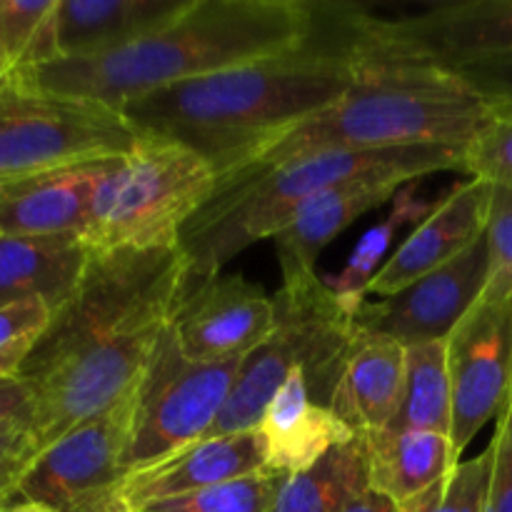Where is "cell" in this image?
<instances>
[{"instance_id": "28", "label": "cell", "mask_w": 512, "mask_h": 512, "mask_svg": "<svg viewBox=\"0 0 512 512\" xmlns=\"http://www.w3.org/2000/svg\"><path fill=\"white\" fill-rule=\"evenodd\" d=\"M493 443L473 460H460L448 475L415 498L395 505V512H485L493 480Z\"/></svg>"}, {"instance_id": "3", "label": "cell", "mask_w": 512, "mask_h": 512, "mask_svg": "<svg viewBox=\"0 0 512 512\" xmlns=\"http://www.w3.org/2000/svg\"><path fill=\"white\" fill-rule=\"evenodd\" d=\"M308 0H190L153 33L85 58L10 70L48 93L123 108L155 90L285 53L315 28Z\"/></svg>"}, {"instance_id": "20", "label": "cell", "mask_w": 512, "mask_h": 512, "mask_svg": "<svg viewBox=\"0 0 512 512\" xmlns=\"http://www.w3.org/2000/svg\"><path fill=\"white\" fill-rule=\"evenodd\" d=\"M403 185L408 183L395 178H360L333 185L310 198L273 238L283 280L318 273L315 260L320 253L360 215L390 203Z\"/></svg>"}, {"instance_id": "26", "label": "cell", "mask_w": 512, "mask_h": 512, "mask_svg": "<svg viewBox=\"0 0 512 512\" xmlns=\"http://www.w3.org/2000/svg\"><path fill=\"white\" fill-rule=\"evenodd\" d=\"M390 428L450 435L453 393L445 340L405 345V393Z\"/></svg>"}, {"instance_id": "18", "label": "cell", "mask_w": 512, "mask_h": 512, "mask_svg": "<svg viewBox=\"0 0 512 512\" xmlns=\"http://www.w3.org/2000/svg\"><path fill=\"white\" fill-rule=\"evenodd\" d=\"M405 393V345L355 325L330 410L355 435L383 433L393 425Z\"/></svg>"}, {"instance_id": "12", "label": "cell", "mask_w": 512, "mask_h": 512, "mask_svg": "<svg viewBox=\"0 0 512 512\" xmlns=\"http://www.w3.org/2000/svg\"><path fill=\"white\" fill-rule=\"evenodd\" d=\"M135 390L45 448L20 478L15 500L65 512L93 495L118 488L128 475L125 455L133 433Z\"/></svg>"}, {"instance_id": "27", "label": "cell", "mask_w": 512, "mask_h": 512, "mask_svg": "<svg viewBox=\"0 0 512 512\" xmlns=\"http://www.w3.org/2000/svg\"><path fill=\"white\" fill-rule=\"evenodd\" d=\"M58 0H0V60L8 70L58 58Z\"/></svg>"}, {"instance_id": "21", "label": "cell", "mask_w": 512, "mask_h": 512, "mask_svg": "<svg viewBox=\"0 0 512 512\" xmlns=\"http://www.w3.org/2000/svg\"><path fill=\"white\" fill-rule=\"evenodd\" d=\"M90 258L93 250L80 233L0 238V308L40 298L55 313L78 288Z\"/></svg>"}, {"instance_id": "19", "label": "cell", "mask_w": 512, "mask_h": 512, "mask_svg": "<svg viewBox=\"0 0 512 512\" xmlns=\"http://www.w3.org/2000/svg\"><path fill=\"white\" fill-rule=\"evenodd\" d=\"M258 430L268 450V470L285 478L315 468L325 455L355 438L328 405L310 398L303 368L290 370L265 408Z\"/></svg>"}, {"instance_id": "31", "label": "cell", "mask_w": 512, "mask_h": 512, "mask_svg": "<svg viewBox=\"0 0 512 512\" xmlns=\"http://www.w3.org/2000/svg\"><path fill=\"white\" fill-rule=\"evenodd\" d=\"M485 243L490 270L483 293L512 295V188L493 185Z\"/></svg>"}, {"instance_id": "43", "label": "cell", "mask_w": 512, "mask_h": 512, "mask_svg": "<svg viewBox=\"0 0 512 512\" xmlns=\"http://www.w3.org/2000/svg\"><path fill=\"white\" fill-rule=\"evenodd\" d=\"M8 73H10V70L5 68V63H3V60H0V78H5V75H8Z\"/></svg>"}, {"instance_id": "11", "label": "cell", "mask_w": 512, "mask_h": 512, "mask_svg": "<svg viewBox=\"0 0 512 512\" xmlns=\"http://www.w3.org/2000/svg\"><path fill=\"white\" fill-rule=\"evenodd\" d=\"M445 345L453 393L450 443L460 458L475 435L503 415L512 393V295H480Z\"/></svg>"}, {"instance_id": "14", "label": "cell", "mask_w": 512, "mask_h": 512, "mask_svg": "<svg viewBox=\"0 0 512 512\" xmlns=\"http://www.w3.org/2000/svg\"><path fill=\"white\" fill-rule=\"evenodd\" d=\"M488 270V243L483 238L393 298L360 305L355 325L390 335L403 345L445 340L483 295Z\"/></svg>"}, {"instance_id": "32", "label": "cell", "mask_w": 512, "mask_h": 512, "mask_svg": "<svg viewBox=\"0 0 512 512\" xmlns=\"http://www.w3.org/2000/svg\"><path fill=\"white\" fill-rule=\"evenodd\" d=\"M455 80L465 85L470 93L480 95L498 108L512 105V55L473 60V63L448 68Z\"/></svg>"}, {"instance_id": "38", "label": "cell", "mask_w": 512, "mask_h": 512, "mask_svg": "<svg viewBox=\"0 0 512 512\" xmlns=\"http://www.w3.org/2000/svg\"><path fill=\"white\" fill-rule=\"evenodd\" d=\"M35 340H20V343L10 345V348L0 350V383H3L5 378H13V375L18 373L20 365H23V360L28 358V353H30V348H33Z\"/></svg>"}, {"instance_id": "40", "label": "cell", "mask_w": 512, "mask_h": 512, "mask_svg": "<svg viewBox=\"0 0 512 512\" xmlns=\"http://www.w3.org/2000/svg\"><path fill=\"white\" fill-rule=\"evenodd\" d=\"M345 512H395V505L388 498L375 493V490H368V493L360 495Z\"/></svg>"}, {"instance_id": "37", "label": "cell", "mask_w": 512, "mask_h": 512, "mask_svg": "<svg viewBox=\"0 0 512 512\" xmlns=\"http://www.w3.org/2000/svg\"><path fill=\"white\" fill-rule=\"evenodd\" d=\"M65 512H130L128 505H125L123 495H120L118 488H110L105 493L93 495V498L83 500V503L73 505Z\"/></svg>"}, {"instance_id": "30", "label": "cell", "mask_w": 512, "mask_h": 512, "mask_svg": "<svg viewBox=\"0 0 512 512\" xmlns=\"http://www.w3.org/2000/svg\"><path fill=\"white\" fill-rule=\"evenodd\" d=\"M465 173L498 188H512V105L465 148Z\"/></svg>"}, {"instance_id": "25", "label": "cell", "mask_w": 512, "mask_h": 512, "mask_svg": "<svg viewBox=\"0 0 512 512\" xmlns=\"http://www.w3.org/2000/svg\"><path fill=\"white\" fill-rule=\"evenodd\" d=\"M440 198H443V195H440ZM438 200H430L425 198V195H420L418 180L403 185V188L398 190V195L393 198V210H390L388 218L360 235V240L355 243V248L350 250L348 260H345L343 270L335 275H328L325 285H328L343 303H348L353 310H360V305L365 303V295H368L370 280H373L375 275H378V270L385 265L388 250L393 248L400 230L410 223L418 225L420 220L438 205Z\"/></svg>"}, {"instance_id": "13", "label": "cell", "mask_w": 512, "mask_h": 512, "mask_svg": "<svg viewBox=\"0 0 512 512\" xmlns=\"http://www.w3.org/2000/svg\"><path fill=\"white\" fill-rule=\"evenodd\" d=\"M170 328L190 360L245 358L275 330V300L245 275L220 273L185 290Z\"/></svg>"}, {"instance_id": "5", "label": "cell", "mask_w": 512, "mask_h": 512, "mask_svg": "<svg viewBox=\"0 0 512 512\" xmlns=\"http://www.w3.org/2000/svg\"><path fill=\"white\" fill-rule=\"evenodd\" d=\"M445 170L465 173V148L420 145L395 150H335L218 180L208 203L180 233L185 290L223 273L225 265L253 243L275 238L310 198L333 185L360 178L413 183Z\"/></svg>"}, {"instance_id": "8", "label": "cell", "mask_w": 512, "mask_h": 512, "mask_svg": "<svg viewBox=\"0 0 512 512\" xmlns=\"http://www.w3.org/2000/svg\"><path fill=\"white\" fill-rule=\"evenodd\" d=\"M140 140L120 108L0 78V183L120 160Z\"/></svg>"}, {"instance_id": "6", "label": "cell", "mask_w": 512, "mask_h": 512, "mask_svg": "<svg viewBox=\"0 0 512 512\" xmlns=\"http://www.w3.org/2000/svg\"><path fill=\"white\" fill-rule=\"evenodd\" d=\"M273 300L275 330L245 358L228 400L200 440L258 428L268 403L295 368H303L310 398L330 408L358 310L343 303L318 273L283 280Z\"/></svg>"}, {"instance_id": "23", "label": "cell", "mask_w": 512, "mask_h": 512, "mask_svg": "<svg viewBox=\"0 0 512 512\" xmlns=\"http://www.w3.org/2000/svg\"><path fill=\"white\" fill-rule=\"evenodd\" d=\"M370 490L393 505L405 503L448 475L460 458L450 435L425 430H395L368 435Z\"/></svg>"}, {"instance_id": "2", "label": "cell", "mask_w": 512, "mask_h": 512, "mask_svg": "<svg viewBox=\"0 0 512 512\" xmlns=\"http://www.w3.org/2000/svg\"><path fill=\"white\" fill-rule=\"evenodd\" d=\"M365 28L368 13L358 5L318 3L315 28L295 48L155 90L120 110L140 133L188 145L223 178L365 78Z\"/></svg>"}, {"instance_id": "34", "label": "cell", "mask_w": 512, "mask_h": 512, "mask_svg": "<svg viewBox=\"0 0 512 512\" xmlns=\"http://www.w3.org/2000/svg\"><path fill=\"white\" fill-rule=\"evenodd\" d=\"M35 458H38V450H35L33 430H30V413L3 420L0 423V465H30Z\"/></svg>"}, {"instance_id": "36", "label": "cell", "mask_w": 512, "mask_h": 512, "mask_svg": "<svg viewBox=\"0 0 512 512\" xmlns=\"http://www.w3.org/2000/svg\"><path fill=\"white\" fill-rule=\"evenodd\" d=\"M30 413V388L13 375L0 383V423L15 415Z\"/></svg>"}, {"instance_id": "9", "label": "cell", "mask_w": 512, "mask_h": 512, "mask_svg": "<svg viewBox=\"0 0 512 512\" xmlns=\"http://www.w3.org/2000/svg\"><path fill=\"white\" fill-rule=\"evenodd\" d=\"M245 358L218 363L190 360L168 325L135 390L125 473L158 463L198 443L228 400Z\"/></svg>"}, {"instance_id": "24", "label": "cell", "mask_w": 512, "mask_h": 512, "mask_svg": "<svg viewBox=\"0 0 512 512\" xmlns=\"http://www.w3.org/2000/svg\"><path fill=\"white\" fill-rule=\"evenodd\" d=\"M368 490V440L355 435L315 468L285 478L265 512H345Z\"/></svg>"}, {"instance_id": "41", "label": "cell", "mask_w": 512, "mask_h": 512, "mask_svg": "<svg viewBox=\"0 0 512 512\" xmlns=\"http://www.w3.org/2000/svg\"><path fill=\"white\" fill-rule=\"evenodd\" d=\"M493 443L498 445V448L510 450V453H512V393L508 398V405H505L503 415L498 418V425H495Z\"/></svg>"}, {"instance_id": "16", "label": "cell", "mask_w": 512, "mask_h": 512, "mask_svg": "<svg viewBox=\"0 0 512 512\" xmlns=\"http://www.w3.org/2000/svg\"><path fill=\"white\" fill-rule=\"evenodd\" d=\"M268 468V450L260 430L198 440L153 465L133 470L118 485L130 512L160 500L200 493L250 478Z\"/></svg>"}, {"instance_id": "4", "label": "cell", "mask_w": 512, "mask_h": 512, "mask_svg": "<svg viewBox=\"0 0 512 512\" xmlns=\"http://www.w3.org/2000/svg\"><path fill=\"white\" fill-rule=\"evenodd\" d=\"M495 118L498 105L470 93L448 70L368 63L365 78L345 98L275 138L223 178L335 150L468 148Z\"/></svg>"}, {"instance_id": "10", "label": "cell", "mask_w": 512, "mask_h": 512, "mask_svg": "<svg viewBox=\"0 0 512 512\" xmlns=\"http://www.w3.org/2000/svg\"><path fill=\"white\" fill-rule=\"evenodd\" d=\"M370 63L448 70L483 58L512 55V0L443 3L408 18L368 15Z\"/></svg>"}, {"instance_id": "17", "label": "cell", "mask_w": 512, "mask_h": 512, "mask_svg": "<svg viewBox=\"0 0 512 512\" xmlns=\"http://www.w3.org/2000/svg\"><path fill=\"white\" fill-rule=\"evenodd\" d=\"M118 160L0 183V238L83 233L93 198Z\"/></svg>"}, {"instance_id": "35", "label": "cell", "mask_w": 512, "mask_h": 512, "mask_svg": "<svg viewBox=\"0 0 512 512\" xmlns=\"http://www.w3.org/2000/svg\"><path fill=\"white\" fill-rule=\"evenodd\" d=\"M493 443V440H490ZM495 448V465H493V480H490L488 503L485 512H512V453L510 450Z\"/></svg>"}, {"instance_id": "39", "label": "cell", "mask_w": 512, "mask_h": 512, "mask_svg": "<svg viewBox=\"0 0 512 512\" xmlns=\"http://www.w3.org/2000/svg\"><path fill=\"white\" fill-rule=\"evenodd\" d=\"M28 470L25 463H5L0 465V508L8 505L10 500H15L18 493V483L23 478V473Z\"/></svg>"}, {"instance_id": "33", "label": "cell", "mask_w": 512, "mask_h": 512, "mask_svg": "<svg viewBox=\"0 0 512 512\" xmlns=\"http://www.w3.org/2000/svg\"><path fill=\"white\" fill-rule=\"evenodd\" d=\"M50 318H53V308L40 298L3 305L0 308V350L20 340H35L48 328Z\"/></svg>"}, {"instance_id": "42", "label": "cell", "mask_w": 512, "mask_h": 512, "mask_svg": "<svg viewBox=\"0 0 512 512\" xmlns=\"http://www.w3.org/2000/svg\"><path fill=\"white\" fill-rule=\"evenodd\" d=\"M0 512H55L40 503H30V500H10L8 505H3Z\"/></svg>"}, {"instance_id": "7", "label": "cell", "mask_w": 512, "mask_h": 512, "mask_svg": "<svg viewBox=\"0 0 512 512\" xmlns=\"http://www.w3.org/2000/svg\"><path fill=\"white\" fill-rule=\"evenodd\" d=\"M218 185L213 165L175 140L143 133L93 198L83 235L93 255L178 248L180 233Z\"/></svg>"}, {"instance_id": "1", "label": "cell", "mask_w": 512, "mask_h": 512, "mask_svg": "<svg viewBox=\"0 0 512 512\" xmlns=\"http://www.w3.org/2000/svg\"><path fill=\"white\" fill-rule=\"evenodd\" d=\"M183 293L185 260L178 248L90 258L78 288L15 373L30 388L38 455L138 388Z\"/></svg>"}, {"instance_id": "15", "label": "cell", "mask_w": 512, "mask_h": 512, "mask_svg": "<svg viewBox=\"0 0 512 512\" xmlns=\"http://www.w3.org/2000/svg\"><path fill=\"white\" fill-rule=\"evenodd\" d=\"M493 185L470 178L438 200L413 233L393 250L368 285V295L393 298L433 270L473 248L485 238Z\"/></svg>"}, {"instance_id": "29", "label": "cell", "mask_w": 512, "mask_h": 512, "mask_svg": "<svg viewBox=\"0 0 512 512\" xmlns=\"http://www.w3.org/2000/svg\"><path fill=\"white\" fill-rule=\"evenodd\" d=\"M283 480L285 475L265 468L263 473L250 475V478L200 490V493L180 495V498L160 500L135 512H265L278 495Z\"/></svg>"}, {"instance_id": "22", "label": "cell", "mask_w": 512, "mask_h": 512, "mask_svg": "<svg viewBox=\"0 0 512 512\" xmlns=\"http://www.w3.org/2000/svg\"><path fill=\"white\" fill-rule=\"evenodd\" d=\"M190 0H58V58L123 48L168 23Z\"/></svg>"}]
</instances>
